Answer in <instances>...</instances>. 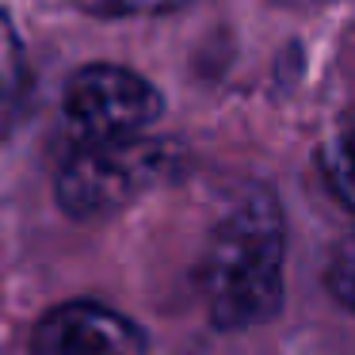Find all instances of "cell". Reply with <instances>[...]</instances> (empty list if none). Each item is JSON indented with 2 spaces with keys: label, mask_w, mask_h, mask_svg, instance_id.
Instances as JSON below:
<instances>
[{
  "label": "cell",
  "mask_w": 355,
  "mask_h": 355,
  "mask_svg": "<svg viewBox=\"0 0 355 355\" xmlns=\"http://www.w3.org/2000/svg\"><path fill=\"white\" fill-rule=\"evenodd\" d=\"M283 210L268 187H252L214 225L202 252L199 286L210 321L225 332L268 324L283 306Z\"/></svg>",
  "instance_id": "6da1fadb"
},
{
  "label": "cell",
  "mask_w": 355,
  "mask_h": 355,
  "mask_svg": "<svg viewBox=\"0 0 355 355\" xmlns=\"http://www.w3.org/2000/svg\"><path fill=\"white\" fill-rule=\"evenodd\" d=\"M180 153L161 138H123L77 146L58 172V202L73 218H107L180 172Z\"/></svg>",
  "instance_id": "7a4b0ae2"
},
{
  "label": "cell",
  "mask_w": 355,
  "mask_h": 355,
  "mask_svg": "<svg viewBox=\"0 0 355 355\" xmlns=\"http://www.w3.org/2000/svg\"><path fill=\"white\" fill-rule=\"evenodd\" d=\"M161 111V92L123 65H85L69 77L62 96V115L77 146L138 138Z\"/></svg>",
  "instance_id": "3957f363"
},
{
  "label": "cell",
  "mask_w": 355,
  "mask_h": 355,
  "mask_svg": "<svg viewBox=\"0 0 355 355\" xmlns=\"http://www.w3.org/2000/svg\"><path fill=\"white\" fill-rule=\"evenodd\" d=\"M31 355H146V332L103 302L77 298L39 317Z\"/></svg>",
  "instance_id": "277c9868"
},
{
  "label": "cell",
  "mask_w": 355,
  "mask_h": 355,
  "mask_svg": "<svg viewBox=\"0 0 355 355\" xmlns=\"http://www.w3.org/2000/svg\"><path fill=\"white\" fill-rule=\"evenodd\" d=\"M317 168H321L332 199L355 210V107H347L332 123L329 138L321 141V153H317Z\"/></svg>",
  "instance_id": "5b68a950"
},
{
  "label": "cell",
  "mask_w": 355,
  "mask_h": 355,
  "mask_svg": "<svg viewBox=\"0 0 355 355\" xmlns=\"http://www.w3.org/2000/svg\"><path fill=\"white\" fill-rule=\"evenodd\" d=\"M329 286H332V294H336L340 306L355 313V230L347 233V237L336 245V252H332V260H329Z\"/></svg>",
  "instance_id": "8992f818"
},
{
  "label": "cell",
  "mask_w": 355,
  "mask_h": 355,
  "mask_svg": "<svg viewBox=\"0 0 355 355\" xmlns=\"http://www.w3.org/2000/svg\"><path fill=\"white\" fill-rule=\"evenodd\" d=\"M19 77H24V46H19L8 16L0 12V100L16 92Z\"/></svg>",
  "instance_id": "52a82bcc"
},
{
  "label": "cell",
  "mask_w": 355,
  "mask_h": 355,
  "mask_svg": "<svg viewBox=\"0 0 355 355\" xmlns=\"http://www.w3.org/2000/svg\"><path fill=\"white\" fill-rule=\"evenodd\" d=\"M77 4L96 16H157L184 8L187 0H77Z\"/></svg>",
  "instance_id": "ba28073f"
}]
</instances>
